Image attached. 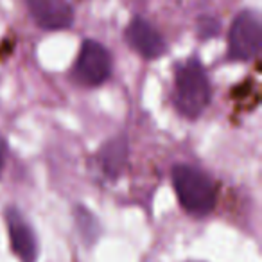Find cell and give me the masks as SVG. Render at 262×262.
Returning a JSON list of instances; mask_svg holds the SVG:
<instances>
[{
  "label": "cell",
  "mask_w": 262,
  "mask_h": 262,
  "mask_svg": "<svg viewBox=\"0 0 262 262\" xmlns=\"http://www.w3.org/2000/svg\"><path fill=\"white\" fill-rule=\"evenodd\" d=\"M172 185L182 207L192 215H207L217 201L214 180L192 165L180 164L172 167Z\"/></svg>",
  "instance_id": "obj_1"
},
{
  "label": "cell",
  "mask_w": 262,
  "mask_h": 262,
  "mask_svg": "<svg viewBox=\"0 0 262 262\" xmlns=\"http://www.w3.org/2000/svg\"><path fill=\"white\" fill-rule=\"evenodd\" d=\"M210 81L198 59H189L176 69L174 106L187 119H198L210 102Z\"/></svg>",
  "instance_id": "obj_2"
},
{
  "label": "cell",
  "mask_w": 262,
  "mask_h": 262,
  "mask_svg": "<svg viewBox=\"0 0 262 262\" xmlns=\"http://www.w3.org/2000/svg\"><path fill=\"white\" fill-rule=\"evenodd\" d=\"M112 74V56L95 40H84L72 69V77L83 86H99Z\"/></svg>",
  "instance_id": "obj_3"
},
{
  "label": "cell",
  "mask_w": 262,
  "mask_h": 262,
  "mask_svg": "<svg viewBox=\"0 0 262 262\" xmlns=\"http://www.w3.org/2000/svg\"><path fill=\"white\" fill-rule=\"evenodd\" d=\"M260 51V20L253 11H243L235 16L228 33V58L250 61Z\"/></svg>",
  "instance_id": "obj_4"
},
{
  "label": "cell",
  "mask_w": 262,
  "mask_h": 262,
  "mask_svg": "<svg viewBox=\"0 0 262 262\" xmlns=\"http://www.w3.org/2000/svg\"><path fill=\"white\" fill-rule=\"evenodd\" d=\"M27 8L38 27L61 31L74 24V9L67 0H27Z\"/></svg>",
  "instance_id": "obj_5"
},
{
  "label": "cell",
  "mask_w": 262,
  "mask_h": 262,
  "mask_svg": "<svg viewBox=\"0 0 262 262\" xmlns=\"http://www.w3.org/2000/svg\"><path fill=\"white\" fill-rule=\"evenodd\" d=\"M6 223H8L9 239L16 257L22 262H36L38 239L22 212L15 207H9L6 210Z\"/></svg>",
  "instance_id": "obj_6"
},
{
  "label": "cell",
  "mask_w": 262,
  "mask_h": 262,
  "mask_svg": "<svg viewBox=\"0 0 262 262\" xmlns=\"http://www.w3.org/2000/svg\"><path fill=\"white\" fill-rule=\"evenodd\" d=\"M126 40L133 51H137L146 59H157L167 51L164 36L147 20L140 16L129 22L126 29Z\"/></svg>",
  "instance_id": "obj_7"
},
{
  "label": "cell",
  "mask_w": 262,
  "mask_h": 262,
  "mask_svg": "<svg viewBox=\"0 0 262 262\" xmlns=\"http://www.w3.org/2000/svg\"><path fill=\"white\" fill-rule=\"evenodd\" d=\"M127 157H129V144L126 135H117L102 144L97 153V164L106 178L117 180L126 169Z\"/></svg>",
  "instance_id": "obj_8"
},
{
  "label": "cell",
  "mask_w": 262,
  "mask_h": 262,
  "mask_svg": "<svg viewBox=\"0 0 262 262\" xmlns=\"http://www.w3.org/2000/svg\"><path fill=\"white\" fill-rule=\"evenodd\" d=\"M76 223H77V228H79V233L83 235L84 243L92 244L99 237V233H101L97 219H95L94 214L88 212L84 207L76 208Z\"/></svg>",
  "instance_id": "obj_9"
},
{
  "label": "cell",
  "mask_w": 262,
  "mask_h": 262,
  "mask_svg": "<svg viewBox=\"0 0 262 262\" xmlns=\"http://www.w3.org/2000/svg\"><path fill=\"white\" fill-rule=\"evenodd\" d=\"M221 29V24L217 20L210 18V16H205L200 20V26H198V34H200L201 40H208V38L215 36Z\"/></svg>",
  "instance_id": "obj_10"
},
{
  "label": "cell",
  "mask_w": 262,
  "mask_h": 262,
  "mask_svg": "<svg viewBox=\"0 0 262 262\" xmlns=\"http://www.w3.org/2000/svg\"><path fill=\"white\" fill-rule=\"evenodd\" d=\"M6 157H8V142L2 135H0V176L4 172L6 167Z\"/></svg>",
  "instance_id": "obj_11"
}]
</instances>
